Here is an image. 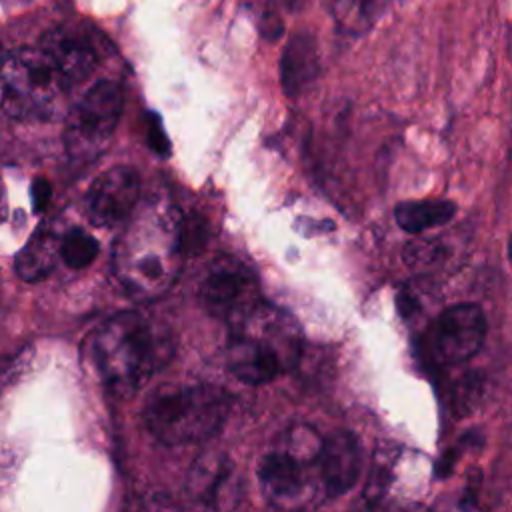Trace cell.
<instances>
[{"instance_id": "4316f807", "label": "cell", "mask_w": 512, "mask_h": 512, "mask_svg": "<svg viewBox=\"0 0 512 512\" xmlns=\"http://www.w3.org/2000/svg\"><path fill=\"white\" fill-rule=\"evenodd\" d=\"M286 10H290V12H294V10H298L300 6H302V2L304 0H278Z\"/></svg>"}, {"instance_id": "6da1fadb", "label": "cell", "mask_w": 512, "mask_h": 512, "mask_svg": "<svg viewBox=\"0 0 512 512\" xmlns=\"http://www.w3.org/2000/svg\"><path fill=\"white\" fill-rule=\"evenodd\" d=\"M174 354V336L158 318L128 310L106 320L90 338V358L102 386L134 396Z\"/></svg>"}, {"instance_id": "603a6c76", "label": "cell", "mask_w": 512, "mask_h": 512, "mask_svg": "<svg viewBox=\"0 0 512 512\" xmlns=\"http://www.w3.org/2000/svg\"><path fill=\"white\" fill-rule=\"evenodd\" d=\"M390 464L388 462H374L372 472H370V480L366 484V500L370 506H374L382 494L386 492L388 484H390Z\"/></svg>"}, {"instance_id": "8992f818", "label": "cell", "mask_w": 512, "mask_h": 512, "mask_svg": "<svg viewBox=\"0 0 512 512\" xmlns=\"http://www.w3.org/2000/svg\"><path fill=\"white\" fill-rule=\"evenodd\" d=\"M124 106V94L118 82H96L72 108L66 120L64 142L74 160L92 162L108 146Z\"/></svg>"}, {"instance_id": "3957f363", "label": "cell", "mask_w": 512, "mask_h": 512, "mask_svg": "<svg viewBox=\"0 0 512 512\" xmlns=\"http://www.w3.org/2000/svg\"><path fill=\"white\" fill-rule=\"evenodd\" d=\"M230 326L226 362L236 380L260 386L296 366L300 336L292 318L282 310L258 302Z\"/></svg>"}, {"instance_id": "ba28073f", "label": "cell", "mask_w": 512, "mask_h": 512, "mask_svg": "<svg viewBox=\"0 0 512 512\" xmlns=\"http://www.w3.org/2000/svg\"><path fill=\"white\" fill-rule=\"evenodd\" d=\"M200 300L214 318L234 322L260 302L258 284L246 264L226 256L214 262L204 276Z\"/></svg>"}, {"instance_id": "4fadbf2b", "label": "cell", "mask_w": 512, "mask_h": 512, "mask_svg": "<svg viewBox=\"0 0 512 512\" xmlns=\"http://www.w3.org/2000/svg\"><path fill=\"white\" fill-rule=\"evenodd\" d=\"M320 72L318 46L312 34L296 32L286 42L280 56V82L286 96H300Z\"/></svg>"}, {"instance_id": "30bf717a", "label": "cell", "mask_w": 512, "mask_h": 512, "mask_svg": "<svg viewBox=\"0 0 512 512\" xmlns=\"http://www.w3.org/2000/svg\"><path fill=\"white\" fill-rule=\"evenodd\" d=\"M98 44L96 32L78 24L54 28L40 42L68 86L88 78L94 72L100 62Z\"/></svg>"}, {"instance_id": "83f0119b", "label": "cell", "mask_w": 512, "mask_h": 512, "mask_svg": "<svg viewBox=\"0 0 512 512\" xmlns=\"http://www.w3.org/2000/svg\"><path fill=\"white\" fill-rule=\"evenodd\" d=\"M508 258H510V264H512V236L508 240Z\"/></svg>"}, {"instance_id": "d4e9b609", "label": "cell", "mask_w": 512, "mask_h": 512, "mask_svg": "<svg viewBox=\"0 0 512 512\" xmlns=\"http://www.w3.org/2000/svg\"><path fill=\"white\" fill-rule=\"evenodd\" d=\"M154 118V126H152V120H150V124H148V134H150V146L158 152V154H168V150H170V146H168V136L164 134V130H162V124H160V120L156 118V116H152Z\"/></svg>"}, {"instance_id": "ffe728a7", "label": "cell", "mask_w": 512, "mask_h": 512, "mask_svg": "<svg viewBox=\"0 0 512 512\" xmlns=\"http://www.w3.org/2000/svg\"><path fill=\"white\" fill-rule=\"evenodd\" d=\"M322 442H324V438H320L314 428H310V426H294V428H290L286 432L280 448H284L296 460H300L306 466H310V464H318Z\"/></svg>"}, {"instance_id": "7402d4cb", "label": "cell", "mask_w": 512, "mask_h": 512, "mask_svg": "<svg viewBox=\"0 0 512 512\" xmlns=\"http://www.w3.org/2000/svg\"><path fill=\"white\" fill-rule=\"evenodd\" d=\"M484 394V382L478 374H466L462 376L454 388H452V412L456 418H464L472 414Z\"/></svg>"}, {"instance_id": "7c38bea8", "label": "cell", "mask_w": 512, "mask_h": 512, "mask_svg": "<svg viewBox=\"0 0 512 512\" xmlns=\"http://www.w3.org/2000/svg\"><path fill=\"white\" fill-rule=\"evenodd\" d=\"M304 470L306 464L284 448L264 454L258 464V482L264 496L274 506H296L306 488Z\"/></svg>"}, {"instance_id": "9a60e30c", "label": "cell", "mask_w": 512, "mask_h": 512, "mask_svg": "<svg viewBox=\"0 0 512 512\" xmlns=\"http://www.w3.org/2000/svg\"><path fill=\"white\" fill-rule=\"evenodd\" d=\"M456 216V204L446 198L406 200L396 204L394 220L408 234H420L424 230L448 224Z\"/></svg>"}, {"instance_id": "d6986e66", "label": "cell", "mask_w": 512, "mask_h": 512, "mask_svg": "<svg viewBox=\"0 0 512 512\" xmlns=\"http://www.w3.org/2000/svg\"><path fill=\"white\" fill-rule=\"evenodd\" d=\"M448 256L446 246L438 238H418L410 240L402 248V262L410 270H428L440 264Z\"/></svg>"}, {"instance_id": "7a4b0ae2", "label": "cell", "mask_w": 512, "mask_h": 512, "mask_svg": "<svg viewBox=\"0 0 512 512\" xmlns=\"http://www.w3.org/2000/svg\"><path fill=\"white\" fill-rule=\"evenodd\" d=\"M176 208H152L134 220L116 250V276L134 298H154L170 288L184 260Z\"/></svg>"}, {"instance_id": "5bb4252c", "label": "cell", "mask_w": 512, "mask_h": 512, "mask_svg": "<svg viewBox=\"0 0 512 512\" xmlns=\"http://www.w3.org/2000/svg\"><path fill=\"white\" fill-rule=\"evenodd\" d=\"M232 488V464L220 452H206L198 456L188 472L186 494L198 506H224V492Z\"/></svg>"}, {"instance_id": "52a82bcc", "label": "cell", "mask_w": 512, "mask_h": 512, "mask_svg": "<svg viewBox=\"0 0 512 512\" xmlns=\"http://www.w3.org/2000/svg\"><path fill=\"white\" fill-rule=\"evenodd\" d=\"M488 322L478 304H456L446 308L430 326L428 344L432 358L444 366L464 364L484 344Z\"/></svg>"}, {"instance_id": "cb8c5ba5", "label": "cell", "mask_w": 512, "mask_h": 512, "mask_svg": "<svg viewBox=\"0 0 512 512\" xmlns=\"http://www.w3.org/2000/svg\"><path fill=\"white\" fill-rule=\"evenodd\" d=\"M30 192H32V206H34V212H42V210L48 206L50 198H52V186H50V182L44 180V178H38V180H34Z\"/></svg>"}, {"instance_id": "f1b7e54d", "label": "cell", "mask_w": 512, "mask_h": 512, "mask_svg": "<svg viewBox=\"0 0 512 512\" xmlns=\"http://www.w3.org/2000/svg\"><path fill=\"white\" fill-rule=\"evenodd\" d=\"M2 58H4V54H2V48H0V62H2Z\"/></svg>"}, {"instance_id": "277c9868", "label": "cell", "mask_w": 512, "mask_h": 512, "mask_svg": "<svg viewBox=\"0 0 512 512\" xmlns=\"http://www.w3.org/2000/svg\"><path fill=\"white\" fill-rule=\"evenodd\" d=\"M232 398L212 384H184L158 390L144 408L150 434L168 446L200 444L226 422Z\"/></svg>"}, {"instance_id": "8fae6325", "label": "cell", "mask_w": 512, "mask_h": 512, "mask_svg": "<svg viewBox=\"0 0 512 512\" xmlns=\"http://www.w3.org/2000/svg\"><path fill=\"white\" fill-rule=\"evenodd\" d=\"M326 496L346 494L362 474V444L350 430H336L324 438L318 456Z\"/></svg>"}, {"instance_id": "484cf974", "label": "cell", "mask_w": 512, "mask_h": 512, "mask_svg": "<svg viewBox=\"0 0 512 512\" xmlns=\"http://www.w3.org/2000/svg\"><path fill=\"white\" fill-rule=\"evenodd\" d=\"M6 212H8V200H6L4 184H2V178H0V222L6 220Z\"/></svg>"}, {"instance_id": "ac0fdd59", "label": "cell", "mask_w": 512, "mask_h": 512, "mask_svg": "<svg viewBox=\"0 0 512 512\" xmlns=\"http://www.w3.org/2000/svg\"><path fill=\"white\" fill-rule=\"evenodd\" d=\"M98 242L84 230L76 228L70 230L62 240H60V258L64 264L72 270H82L90 266L96 256H98Z\"/></svg>"}, {"instance_id": "2e32d148", "label": "cell", "mask_w": 512, "mask_h": 512, "mask_svg": "<svg viewBox=\"0 0 512 512\" xmlns=\"http://www.w3.org/2000/svg\"><path fill=\"white\" fill-rule=\"evenodd\" d=\"M60 258V240L46 232L38 230L26 246L16 256V272L26 282H38L46 278Z\"/></svg>"}, {"instance_id": "e0dca14e", "label": "cell", "mask_w": 512, "mask_h": 512, "mask_svg": "<svg viewBox=\"0 0 512 512\" xmlns=\"http://www.w3.org/2000/svg\"><path fill=\"white\" fill-rule=\"evenodd\" d=\"M388 0H328L336 28L346 36H364L384 12Z\"/></svg>"}, {"instance_id": "9c48e42d", "label": "cell", "mask_w": 512, "mask_h": 512, "mask_svg": "<svg viewBox=\"0 0 512 512\" xmlns=\"http://www.w3.org/2000/svg\"><path fill=\"white\" fill-rule=\"evenodd\" d=\"M138 198V172L130 166H114L94 180L88 192V216L94 226H120L132 218Z\"/></svg>"}, {"instance_id": "44dd1931", "label": "cell", "mask_w": 512, "mask_h": 512, "mask_svg": "<svg viewBox=\"0 0 512 512\" xmlns=\"http://www.w3.org/2000/svg\"><path fill=\"white\" fill-rule=\"evenodd\" d=\"M208 242V224L200 214L180 216L178 244L184 258H194L204 250Z\"/></svg>"}, {"instance_id": "5b68a950", "label": "cell", "mask_w": 512, "mask_h": 512, "mask_svg": "<svg viewBox=\"0 0 512 512\" xmlns=\"http://www.w3.org/2000/svg\"><path fill=\"white\" fill-rule=\"evenodd\" d=\"M68 84L38 48H20L0 62V108L16 120L52 118Z\"/></svg>"}]
</instances>
